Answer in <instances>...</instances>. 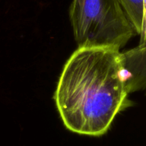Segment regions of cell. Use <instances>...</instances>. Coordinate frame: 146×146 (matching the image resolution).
I'll return each mask as SVG.
<instances>
[{
  "instance_id": "6da1fadb",
  "label": "cell",
  "mask_w": 146,
  "mask_h": 146,
  "mask_svg": "<svg viewBox=\"0 0 146 146\" xmlns=\"http://www.w3.org/2000/svg\"><path fill=\"white\" fill-rule=\"evenodd\" d=\"M128 94L118 49L80 47L66 62L54 100L66 128L99 137L125 108Z\"/></svg>"
},
{
  "instance_id": "7a4b0ae2",
  "label": "cell",
  "mask_w": 146,
  "mask_h": 146,
  "mask_svg": "<svg viewBox=\"0 0 146 146\" xmlns=\"http://www.w3.org/2000/svg\"><path fill=\"white\" fill-rule=\"evenodd\" d=\"M69 15L78 47L120 50L136 34L120 0H72Z\"/></svg>"
},
{
  "instance_id": "3957f363",
  "label": "cell",
  "mask_w": 146,
  "mask_h": 146,
  "mask_svg": "<svg viewBox=\"0 0 146 146\" xmlns=\"http://www.w3.org/2000/svg\"><path fill=\"white\" fill-rule=\"evenodd\" d=\"M122 57L129 93L146 90V45L139 44L122 53Z\"/></svg>"
},
{
  "instance_id": "277c9868",
  "label": "cell",
  "mask_w": 146,
  "mask_h": 146,
  "mask_svg": "<svg viewBox=\"0 0 146 146\" xmlns=\"http://www.w3.org/2000/svg\"><path fill=\"white\" fill-rule=\"evenodd\" d=\"M120 2L136 34L140 35L144 15L143 0H120Z\"/></svg>"
},
{
  "instance_id": "5b68a950",
  "label": "cell",
  "mask_w": 146,
  "mask_h": 146,
  "mask_svg": "<svg viewBox=\"0 0 146 146\" xmlns=\"http://www.w3.org/2000/svg\"><path fill=\"white\" fill-rule=\"evenodd\" d=\"M140 44L143 45H146V24L145 25L144 27H143L142 33L140 35Z\"/></svg>"
},
{
  "instance_id": "8992f818",
  "label": "cell",
  "mask_w": 146,
  "mask_h": 146,
  "mask_svg": "<svg viewBox=\"0 0 146 146\" xmlns=\"http://www.w3.org/2000/svg\"><path fill=\"white\" fill-rule=\"evenodd\" d=\"M143 7H144V15H143V29L145 25L146 24V0H143ZM143 29H142V31H143Z\"/></svg>"
},
{
  "instance_id": "52a82bcc",
  "label": "cell",
  "mask_w": 146,
  "mask_h": 146,
  "mask_svg": "<svg viewBox=\"0 0 146 146\" xmlns=\"http://www.w3.org/2000/svg\"></svg>"
}]
</instances>
